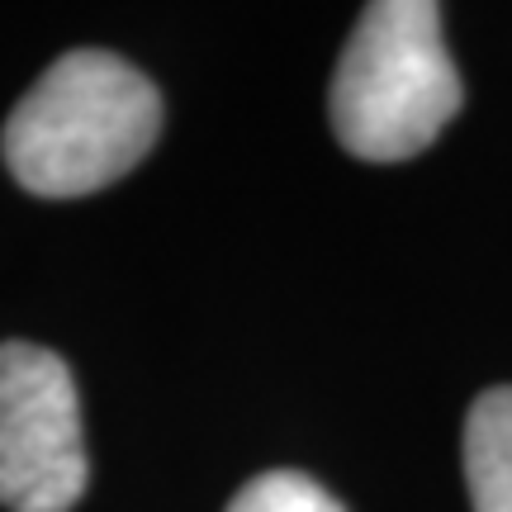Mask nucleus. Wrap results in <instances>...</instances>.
<instances>
[{"label": "nucleus", "mask_w": 512, "mask_h": 512, "mask_svg": "<svg viewBox=\"0 0 512 512\" xmlns=\"http://www.w3.org/2000/svg\"><path fill=\"white\" fill-rule=\"evenodd\" d=\"M465 489L475 512H512V384L484 389L465 418Z\"/></svg>", "instance_id": "nucleus-4"}, {"label": "nucleus", "mask_w": 512, "mask_h": 512, "mask_svg": "<svg viewBox=\"0 0 512 512\" xmlns=\"http://www.w3.org/2000/svg\"><path fill=\"white\" fill-rule=\"evenodd\" d=\"M460 105L465 86L441 43V5H366L342 48L328 95L337 143L361 162H408L437 143Z\"/></svg>", "instance_id": "nucleus-2"}, {"label": "nucleus", "mask_w": 512, "mask_h": 512, "mask_svg": "<svg viewBox=\"0 0 512 512\" xmlns=\"http://www.w3.org/2000/svg\"><path fill=\"white\" fill-rule=\"evenodd\" d=\"M162 133V95L105 48L62 53L15 105L0 157L29 195L76 200L124 181Z\"/></svg>", "instance_id": "nucleus-1"}, {"label": "nucleus", "mask_w": 512, "mask_h": 512, "mask_svg": "<svg viewBox=\"0 0 512 512\" xmlns=\"http://www.w3.org/2000/svg\"><path fill=\"white\" fill-rule=\"evenodd\" d=\"M86 484L81 399L67 361L34 342H0V503L72 512Z\"/></svg>", "instance_id": "nucleus-3"}, {"label": "nucleus", "mask_w": 512, "mask_h": 512, "mask_svg": "<svg viewBox=\"0 0 512 512\" xmlns=\"http://www.w3.org/2000/svg\"><path fill=\"white\" fill-rule=\"evenodd\" d=\"M228 512H347L318 479L299 470H266L252 484H242Z\"/></svg>", "instance_id": "nucleus-5"}]
</instances>
